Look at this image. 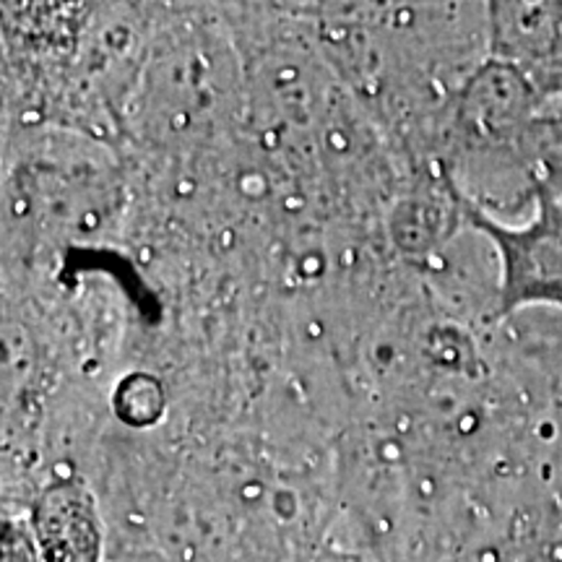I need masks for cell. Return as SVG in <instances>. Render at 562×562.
Masks as SVG:
<instances>
[{"label": "cell", "mask_w": 562, "mask_h": 562, "mask_svg": "<svg viewBox=\"0 0 562 562\" xmlns=\"http://www.w3.org/2000/svg\"><path fill=\"white\" fill-rule=\"evenodd\" d=\"M503 245L508 263L505 300H562V214L544 201L539 222L526 232H503L484 224Z\"/></svg>", "instance_id": "cell-1"}, {"label": "cell", "mask_w": 562, "mask_h": 562, "mask_svg": "<svg viewBox=\"0 0 562 562\" xmlns=\"http://www.w3.org/2000/svg\"><path fill=\"white\" fill-rule=\"evenodd\" d=\"M40 542L47 562H97L100 533L81 490L58 487L42 501Z\"/></svg>", "instance_id": "cell-2"}]
</instances>
